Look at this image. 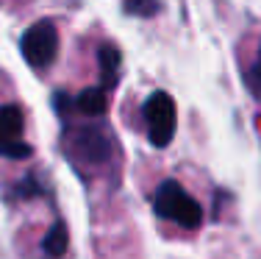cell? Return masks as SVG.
I'll return each instance as SVG.
<instances>
[{
  "mask_svg": "<svg viewBox=\"0 0 261 259\" xmlns=\"http://www.w3.org/2000/svg\"><path fill=\"white\" fill-rule=\"evenodd\" d=\"M20 53L31 67H47L59 56V31L50 20L34 22L20 39Z\"/></svg>",
  "mask_w": 261,
  "mask_h": 259,
  "instance_id": "2",
  "label": "cell"
},
{
  "mask_svg": "<svg viewBox=\"0 0 261 259\" xmlns=\"http://www.w3.org/2000/svg\"><path fill=\"white\" fill-rule=\"evenodd\" d=\"M147 120V139L156 148H167L175 137V103L167 92H153L142 109Z\"/></svg>",
  "mask_w": 261,
  "mask_h": 259,
  "instance_id": "3",
  "label": "cell"
},
{
  "mask_svg": "<svg viewBox=\"0 0 261 259\" xmlns=\"http://www.w3.org/2000/svg\"><path fill=\"white\" fill-rule=\"evenodd\" d=\"M250 86L256 92H261V53H258V64L253 67V73H250Z\"/></svg>",
  "mask_w": 261,
  "mask_h": 259,
  "instance_id": "11",
  "label": "cell"
},
{
  "mask_svg": "<svg viewBox=\"0 0 261 259\" xmlns=\"http://www.w3.org/2000/svg\"><path fill=\"white\" fill-rule=\"evenodd\" d=\"M72 139H75V148L81 151V156L89 164H103L109 159V137H106L100 128H92V126L78 128L72 134Z\"/></svg>",
  "mask_w": 261,
  "mask_h": 259,
  "instance_id": "4",
  "label": "cell"
},
{
  "mask_svg": "<svg viewBox=\"0 0 261 259\" xmlns=\"http://www.w3.org/2000/svg\"><path fill=\"white\" fill-rule=\"evenodd\" d=\"M125 11L136 17H153L159 11L156 0H125Z\"/></svg>",
  "mask_w": 261,
  "mask_h": 259,
  "instance_id": "10",
  "label": "cell"
},
{
  "mask_svg": "<svg viewBox=\"0 0 261 259\" xmlns=\"http://www.w3.org/2000/svg\"><path fill=\"white\" fill-rule=\"evenodd\" d=\"M153 209H156L159 218L175 220L184 229H197V226L203 223L200 203L192 198L178 181H172V178H167V181L159 184L156 195H153Z\"/></svg>",
  "mask_w": 261,
  "mask_h": 259,
  "instance_id": "1",
  "label": "cell"
},
{
  "mask_svg": "<svg viewBox=\"0 0 261 259\" xmlns=\"http://www.w3.org/2000/svg\"><path fill=\"white\" fill-rule=\"evenodd\" d=\"M31 153H34V148H31L28 143H22V139H17V143H6V145H0V156H6V159H28Z\"/></svg>",
  "mask_w": 261,
  "mask_h": 259,
  "instance_id": "9",
  "label": "cell"
},
{
  "mask_svg": "<svg viewBox=\"0 0 261 259\" xmlns=\"http://www.w3.org/2000/svg\"><path fill=\"white\" fill-rule=\"evenodd\" d=\"M67 243H70V234H67V226L59 220V223H53L50 231L45 234V240H42V251H45V256L59 259L67 251Z\"/></svg>",
  "mask_w": 261,
  "mask_h": 259,
  "instance_id": "7",
  "label": "cell"
},
{
  "mask_svg": "<svg viewBox=\"0 0 261 259\" xmlns=\"http://www.w3.org/2000/svg\"><path fill=\"white\" fill-rule=\"evenodd\" d=\"M106 106H109V98H106V89H100V86H89L75 98V109L86 117H103Z\"/></svg>",
  "mask_w": 261,
  "mask_h": 259,
  "instance_id": "6",
  "label": "cell"
},
{
  "mask_svg": "<svg viewBox=\"0 0 261 259\" xmlns=\"http://www.w3.org/2000/svg\"><path fill=\"white\" fill-rule=\"evenodd\" d=\"M22 128H25V120H22L20 106H14V103L0 106V145L22 139Z\"/></svg>",
  "mask_w": 261,
  "mask_h": 259,
  "instance_id": "5",
  "label": "cell"
},
{
  "mask_svg": "<svg viewBox=\"0 0 261 259\" xmlns=\"http://www.w3.org/2000/svg\"><path fill=\"white\" fill-rule=\"evenodd\" d=\"M97 61H100V70H103V78H114L117 70H120V51H117L114 45H103L100 53H97Z\"/></svg>",
  "mask_w": 261,
  "mask_h": 259,
  "instance_id": "8",
  "label": "cell"
}]
</instances>
